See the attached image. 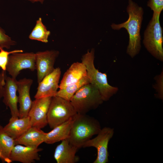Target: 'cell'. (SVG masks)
Here are the masks:
<instances>
[{"label":"cell","instance_id":"cell-1","mask_svg":"<svg viewBox=\"0 0 163 163\" xmlns=\"http://www.w3.org/2000/svg\"><path fill=\"white\" fill-rule=\"evenodd\" d=\"M127 11L129 15L128 20L122 23L112 24L111 27L115 30L125 28L129 35V44L127 53L133 58L139 52L141 47L140 30L143 19V8L132 0H128Z\"/></svg>","mask_w":163,"mask_h":163},{"label":"cell","instance_id":"cell-2","mask_svg":"<svg viewBox=\"0 0 163 163\" xmlns=\"http://www.w3.org/2000/svg\"><path fill=\"white\" fill-rule=\"evenodd\" d=\"M101 128L99 121L86 114L77 113L73 118V122L68 138L72 145L78 149L97 135Z\"/></svg>","mask_w":163,"mask_h":163},{"label":"cell","instance_id":"cell-3","mask_svg":"<svg viewBox=\"0 0 163 163\" xmlns=\"http://www.w3.org/2000/svg\"><path fill=\"white\" fill-rule=\"evenodd\" d=\"M94 50L92 49L84 55L82 62L85 66L90 83L99 91L104 101H108L118 91L117 87L110 85L108 82L106 73L100 72L94 64Z\"/></svg>","mask_w":163,"mask_h":163},{"label":"cell","instance_id":"cell-4","mask_svg":"<svg viewBox=\"0 0 163 163\" xmlns=\"http://www.w3.org/2000/svg\"><path fill=\"white\" fill-rule=\"evenodd\" d=\"M78 113L86 114L104 101L98 90L90 83L81 87L70 100Z\"/></svg>","mask_w":163,"mask_h":163},{"label":"cell","instance_id":"cell-5","mask_svg":"<svg viewBox=\"0 0 163 163\" xmlns=\"http://www.w3.org/2000/svg\"><path fill=\"white\" fill-rule=\"evenodd\" d=\"M160 14L153 12L144 33L143 43L147 50L155 57L163 60L162 30L160 22Z\"/></svg>","mask_w":163,"mask_h":163},{"label":"cell","instance_id":"cell-6","mask_svg":"<svg viewBox=\"0 0 163 163\" xmlns=\"http://www.w3.org/2000/svg\"><path fill=\"white\" fill-rule=\"evenodd\" d=\"M77 113L70 101L61 97H52L47 114L48 124L53 129L73 118Z\"/></svg>","mask_w":163,"mask_h":163},{"label":"cell","instance_id":"cell-7","mask_svg":"<svg viewBox=\"0 0 163 163\" xmlns=\"http://www.w3.org/2000/svg\"><path fill=\"white\" fill-rule=\"evenodd\" d=\"M114 133V129L105 127L101 128L97 136L90 139L84 144L82 148L94 147L97 152L96 158L94 163H106L108 161V143Z\"/></svg>","mask_w":163,"mask_h":163},{"label":"cell","instance_id":"cell-8","mask_svg":"<svg viewBox=\"0 0 163 163\" xmlns=\"http://www.w3.org/2000/svg\"><path fill=\"white\" fill-rule=\"evenodd\" d=\"M36 54L33 52L17 53L10 55L6 71L11 77L16 78L20 72L28 69L32 71L36 69Z\"/></svg>","mask_w":163,"mask_h":163},{"label":"cell","instance_id":"cell-9","mask_svg":"<svg viewBox=\"0 0 163 163\" xmlns=\"http://www.w3.org/2000/svg\"><path fill=\"white\" fill-rule=\"evenodd\" d=\"M52 97L36 98L29 112L31 126L42 129L48 124L47 114Z\"/></svg>","mask_w":163,"mask_h":163},{"label":"cell","instance_id":"cell-10","mask_svg":"<svg viewBox=\"0 0 163 163\" xmlns=\"http://www.w3.org/2000/svg\"><path fill=\"white\" fill-rule=\"evenodd\" d=\"M59 52L57 50H46L35 53V64L37 82H40L54 69V63Z\"/></svg>","mask_w":163,"mask_h":163},{"label":"cell","instance_id":"cell-11","mask_svg":"<svg viewBox=\"0 0 163 163\" xmlns=\"http://www.w3.org/2000/svg\"><path fill=\"white\" fill-rule=\"evenodd\" d=\"M61 74L60 68L54 69L51 73L45 77L38 84L35 99L56 96L59 88V83Z\"/></svg>","mask_w":163,"mask_h":163},{"label":"cell","instance_id":"cell-12","mask_svg":"<svg viewBox=\"0 0 163 163\" xmlns=\"http://www.w3.org/2000/svg\"><path fill=\"white\" fill-rule=\"evenodd\" d=\"M31 79L24 78L17 82L18 93V102L19 104V118L27 117L33 101L30 95V90L33 83Z\"/></svg>","mask_w":163,"mask_h":163},{"label":"cell","instance_id":"cell-13","mask_svg":"<svg viewBox=\"0 0 163 163\" xmlns=\"http://www.w3.org/2000/svg\"><path fill=\"white\" fill-rule=\"evenodd\" d=\"M17 81L16 78L7 76L3 94V102L7 107L9 108L11 117H19V110L17 104L18 96Z\"/></svg>","mask_w":163,"mask_h":163},{"label":"cell","instance_id":"cell-14","mask_svg":"<svg viewBox=\"0 0 163 163\" xmlns=\"http://www.w3.org/2000/svg\"><path fill=\"white\" fill-rule=\"evenodd\" d=\"M41 148L23 146L20 144L15 145L10 155L12 161H18L23 163H31L40 160L39 152Z\"/></svg>","mask_w":163,"mask_h":163},{"label":"cell","instance_id":"cell-15","mask_svg":"<svg viewBox=\"0 0 163 163\" xmlns=\"http://www.w3.org/2000/svg\"><path fill=\"white\" fill-rule=\"evenodd\" d=\"M78 149L70 143L68 139L64 140L56 146L54 158L57 163H76L79 159L76 155Z\"/></svg>","mask_w":163,"mask_h":163},{"label":"cell","instance_id":"cell-16","mask_svg":"<svg viewBox=\"0 0 163 163\" xmlns=\"http://www.w3.org/2000/svg\"><path fill=\"white\" fill-rule=\"evenodd\" d=\"M87 75L86 67L82 62L72 64L64 73L59 88L61 89L78 82Z\"/></svg>","mask_w":163,"mask_h":163},{"label":"cell","instance_id":"cell-17","mask_svg":"<svg viewBox=\"0 0 163 163\" xmlns=\"http://www.w3.org/2000/svg\"><path fill=\"white\" fill-rule=\"evenodd\" d=\"M46 133L40 129L31 126L21 136L14 139L15 145L20 144L38 148L44 142Z\"/></svg>","mask_w":163,"mask_h":163},{"label":"cell","instance_id":"cell-18","mask_svg":"<svg viewBox=\"0 0 163 163\" xmlns=\"http://www.w3.org/2000/svg\"><path fill=\"white\" fill-rule=\"evenodd\" d=\"M31 126L28 116L23 118L11 117L8 123L3 127L5 132L15 139Z\"/></svg>","mask_w":163,"mask_h":163},{"label":"cell","instance_id":"cell-19","mask_svg":"<svg viewBox=\"0 0 163 163\" xmlns=\"http://www.w3.org/2000/svg\"><path fill=\"white\" fill-rule=\"evenodd\" d=\"M73 118L56 126L46 133L44 142L52 144L68 138L73 122Z\"/></svg>","mask_w":163,"mask_h":163},{"label":"cell","instance_id":"cell-20","mask_svg":"<svg viewBox=\"0 0 163 163\" xmlns=\"http://www.w3.org/2000/svg\"><path fill=\"white\" fill-rule=\"evenodd\" d=\"M15 145L14 139L9 136L3 129V127L0 125V151L1 153V159L2 161L10 163L12 150Z\"/></svg>","mask_w":163,"mask_h":163},{"label":"cell","instance_id":"cell-21","mask_svg":"<svg viewBox=\"0 0 163 163\" xmlns=\"http://www.w3.org/2000/svg\"><path fill=\"white\" fill-rule=\"evenodd\" d=\"M88 83H90V81L87 75L75 83L70 85L64 88L59 89L56 96L70 101L74 94L81 87Z\"/></svg>","mask_w":163,"mask_h":163},{"label":"cell","instance_id":"cell-22","mask_svg":"<svg viewBox=\"0 0 163 163\" xmlns=\"http://www.w3.org/2000/svg\"><path fill=\"white\" fill-rule=\"evenodd\" d=\"M50 34V31L47 30L42 22L41 18H40L37 21L36 24L29 35V38L31 40L47 43Z\"/></svg>","mask_w":163,"mask_h":163},{"label":"cell","instance_id":"cell-23","mask_svg":"<svg viewBox=\"0 0 163 163\" xmlns=\"http://www.w3.org/2000/svg\"><path fill=\"white\" fill-rule=\"evenodd\" d=\"M22 50H16L10 51L5 50L3 48H0V68L2 71H6L9 56L10 55L13 53H22Z\"/></svg>","mask_w":163,"mask_h":163},{"label":"cell","instance_id":"cell-24","mask_svg":"<svg viewBox=\"0 0 163 163\" xmlns=\"http://www.w3.org/2000/svg\"><path fill=\"white\" fill-rule=\"evenodd\" d=\"M16 44V42L6 35L4 30L0 27V48L8 49Z\"/></svg>","mask_w":163,"mask_h":163},{"label":"cell","instance_id":"cell-25","mask_svg":"<svg viewBox=\"0 0 163 163\" xmlns=\"http://www.w3.org/2000/svg\"><path fill=\"white\" fill-rule=\"evenodd\" d=\"M147 6L153 12L160 14L163 9V0H149Z\"/></svg>","mask_w":163,"mask_h":163},{"label":"cell","instance_id":"cell-26","mask_svg":"<svg viewBox=\"0 0 163 163\" xmlns=\"http://www.w3.org/2000/svg\"><path fill=\"white\" fill-rule=\"evenodd\" d=\"M156 83L154 85V88L156 90L158 94L157 97L161 99H163V72H161L160 75L156 77Z\"/></svg>","mask_w":163,"mask_h":163},{"label":"cell","instance_id":"cell-27","mask_svg":"<svg viewBox=\"0 0 163 163\" xmlns=\"http://www.w3.org/2000/svg\"><path fill=\"white\" fill-rule=\"evenodd\" d=\"M7 76L6 71L2 70L0 73V99L3 97Z\"/></svg>","mask_w":163,"mask_h":163},{"label":"cell","instance_id":"cell-28","mask_svg":"<svg viewBox=\"0 0 163 163\" xmlns=\"http://www.w3.org/2000/svg\"><path fill=\"white\" fill-rule=\"evenodd\" d=\"M32 3H34L36 2H40L42 4L44 0H28Z\"/></svg>","mask_w":163,"mask_h":163},{"label":"cell","instance_id":"cell-29","mask_svg":"<svg viewBox=\"0 0 163 163\" xmlns=\"http://www.w3.org/2000/svg\"><path fill=\"white\" fill-rule=\"evenodd\" d=\"M1 155H2V154H1V152L0 151V158H1Z\"/></svg>","mask_w":163,"mask_h":163}]
</instances>
